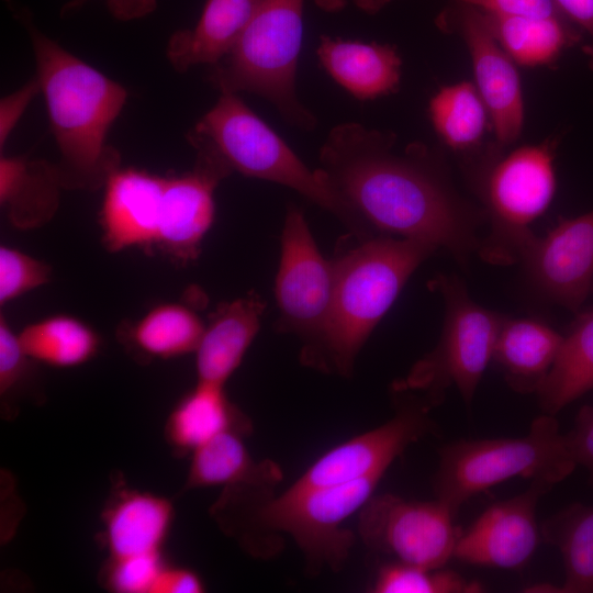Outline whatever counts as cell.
Listing matches in <instances>:
<instances>
[{"mask_svg": "<svg viewBox=\"0 0 593 593\" xmlns=\"http://www.w3.org/2000/svg\"><path fill=\"white\" fill-rule=\"evenodd\" d=\"M19 334L10 327L5 316H0V394L7 396L22 381L29 362Z\"/></svg>", "mask_w": 593, "mask_h": 593, "instance_id": "obj_35", "label": "cell"}, {"mask_svg": "<svg viewBox=\"0 0 593 593\" xmlns=\"http://www.w3.org/2000/svg\"><path fill=\"white\" fill-rule=\"evenodd\" d=\"M163 552L108 557L102 567V585L115 593H153L166 567Z\"/></svg>", "mask_w": 593, "mask_h": 593, "instance_id": "obj_33", "label": "cell"}, {"mask_svg": "<svg viewBox=\"0 0 593 593\" xmlns=\"http://www.w3.org/2000/svg\"><path fill=\"white\" fill-rule=\"evenodd\" d=\"M165 180L136 168H118L108 177L100 224L110 251L156 246Z\"/></svg>", "mask_w": 593, "mask_h": 593, "instance_id": "obj_17", "label": "cell"}, {"mask_svg": "<svg viewBox=\"0 0 593 593\" xmlns=\"http://www.w3.org/2000/svg\"><path fill=\"white\" fill-rule=\"evenodd\" d=\"M85 1H87V0H75V3L77 4V3H80V2H85Z\"/></svg>", "mask_w": 593, "mask_h": 593, "instance_id": "obj_43", "label": "cell"}, {"mask_svg": "<svg viewBox=\"0 0 593 593\" xmlns=\"http://www.w3.org/2000/svg\"><path fill=\"white\" fill-rule=\"evenodd\" d=\"M381 478L325 488L289 486L278 496L272 485L240 482L223 488L210 512L251 555H270L269 536L286 533L303 552L311 574L326 567L337 571L355 542L343 523L372 496Z\"/></svg>", "mask_w": 593, "mask_h": 593, "instance_id": "obj_2", "label": "cell"}, {"mask_svg": "<svg viewBox=\"0 0 593 593\" xmlns=\"http://www.w3.org/2000/svg\"><path fill=\"white\" fill-rule=\"evenodd\" d=\"M522 261L541 298L578 312L593 287V211L560 220Z\"/></svg>", "mask_w": 593, "mask_h": 593, "instance_id": "obj_14", "label": "cell"}, {"mask_svg": "<svg viewBox=\"0 0 593 593\" xmlns=\"http://www.w3.org/2000/svg\"><path fill=\"white\" fill-rule=\"evenodd\" d=\"M593 389V310L581 313L563 335L557 359L537 392L544 413L556 415Z\"/></svg>", "mask_w": 593, "mask_h": 593, "instance_id": "obj_27", "label": "cell"}, {"mask_svg": "<svg viewBox=\"0 0 593 593\" xmlns=\"http://www.w3.org/2000/svg\"><path fill=\"white\" fill-rule=\"evenodd\" d=\"M436 24L465 43L496 145L503 149L514 144L523 131L525 118L521 78L517 65L492 32L486 13L451 2L437 15Z\"/></svg>", "mask_w": 593, "mask_h": 593, "instance_id": "obj_12", "label": "cell"}, {"mask_svg": "<svg viewBox=\"0 0 593 593\" xmlns=\"http://www.w3.org/2000/svg\"><path fill=\"white\" fill-rule=\"evenodd\" d=\"M441 501H409L393 494L371 496L360 508L358 533L372 550L394 561L443 568L454 557L460 530Z\"/></svg>", "mask_w": 593, "mask_h": 593, "instance_id": "obj_10", "label": "cell"}, {"mask_svg": "<svg viewBox=\"0 0 593 593\" xmlns=\"http://www.w3.org/2000/svg\"><path fill=\"white\" fill-rule=\"evenodd\" d=\"M226 430L247 435L251 424L230 401L223 385L197 381L172 407L164 435L175 454L187 456Z\"/></svg>", "mask_w": 593, "mask_h": 593, "instance_id": "obj_23", "label": "cell"}, {"mask_svg": "<svg viewBox=\"0 0 593 593\" xmlns=\"http://www.w3.org/2000/svg\"><path fill=\"white\" fill-rule=\"evenodd\" d=\"M244 436L238 430H226L192 451L182 491L247 481L275 486L282 478L279 466L270 460L256 462Z\"/></svg>", "mask_w": 593, "mask_h": 593, "instance_id": "obj_25", "label": "cell"}, {"mask_svg": "<svg viewBox=\"0 0 593 593\" xmlns=\"http://www.w3.org/2000/svg\"><path fill=\"white\" fill-rule=\"evenodd\" d=\"M393 0H314L315 4L325 12H337L348 4H354L359 10L374 14L391 3Z\"/></svg>", "mask_w": 593, "mask_h": 593, "instance_id": "obj_42", "label": "cell"}, {"mask_svg": "<svg viewBox=\"0 0 593 593\" xmlns=\"http://www.w3.org/2000/svg\"><path fill=\"white\" fill-rule=\"evenodd\" d=\"M204 324L189 305L161 303L130 325L124 338L144 357L170 359L195 351Z\"/></svg>", "mask_w": 593, "mask_h": 593, "instance_id": "obj_29", "label": "cell"}, {"mask_svg": "<svg viewBox=\"0 0 593 593\" xmlns=\"http://www.w3.org/2000/svg\"><path fill=\"white\" fill-rule=\"evenodd\" d=\"M317 56L329 76L358 100H373L399 90L402 59L392 45L323 35Z\"/></svg>", "mask_w": 593, "mask_h": 593, "instance_id": "obj_20", "label": "cell"}, {"mask_svg": "<svg viewBox=\"0 0 593 593\" xmlns=\"http://www.w3.org/2000/svg\"><path fill=\"white\" fill-rule=\"evenodd\" d=\"M575 467L555 415L544 413L523 437L458 440L443 447L434 490L456 516L470 497L508 479H541L555 485Z\"/></svg>", "mask_w": 593, "mask_h": 593, "instance_id": "obj_8", "label": "cell"}, {"mask_svg": "<svg viewBox=\"0 0 593 593\" xmlns=\"http://www.w3.org/2000/svg\"><path fill=\"white\" fill-rule=\"evenodd\" d=\"M398 413L381 426L333 447L316 459L290 486L312 489L383 477L390 465L413 443L433 433L429 406L401 392ZM396 394V393H395Z\"/></svg>", "mask_w": 593, "mask_h": 593, "instance_id": "obj_13", "label": "cell"}, {"mask_svg": "<svg viewBox=\"0 0 593 593\" xmlns=\"http://www.w3.org/2000/svg\"><path fill=\"white\" fill-rule=\"evenodd\" d=\"M396 135L355 122L333 127L318 168L373 232L444 248L461 265L478 253L482 206L456 189L444 156L421 142L394 150Z\"/></svg>", "mask_w": 593, "mask_h": 593, "instance_id": "obj_1", "label": "cell"}, {"mask_svg": "<svg viewBox=\"0 0 593 593\" xmlns=\"http://www.w3.org/2000/svg\"><path fill=\"white\" fill-rule=\"evenodd\" d=\"M552 486L546 480H532L526 491L488 507L460 533L454 557L477 566L523 567L538 546L537 504Z\"/></svg>", "mask_w": 593, "mask_h": 593, "instance_id": "obj_15", "label": "cell"}, {"mask_svg": "<svg viewBox=\"0 0 593 593\" xmlns=\"http://www.w3.org/2000/svg\"><path fill=\"white\" fill-rule=\"evenodd\" d=\"M174 517L170 500L116 485L101 513L109 557L163 552Z\"/></svg>", "mask_w": 593, "mask_h": 593, "instance_id": "obj_18", "label": "cell"}, {"mask_svg": "<svg viewBox=\"0 0 593 593\" xmlns=\"http://www.w3.org/2000/svg\"><path fill=\"white\" fill-rule=\"evenodd\" d=\"M60 188L55 165L1 156L0 202L15 226L27 228L48 221L58 208Z\"/></svg>", "mask_w": 593, "mask_h": 593, "instance_id": "obj_26", "label": "cell"}, {"mask_svg": "<svg viewBox=\"0 0 593 593\" xmlns=\"http://www.w3.org/2000/svg\"><path fill=\"white\" fill-rule=\"evenodd\" d=\"M562 14L574 24L589 41L582 48L593 70V0H552Z\"/></svg>", "mask_w": 593, "mask_h": 593, "instance_id": "obj_39", "label": "cell"}, {"mask_svg": "<svg viewBox=\"0 0 593 593\" xmlns=\"http://www.w3.org/2000/svg\"><path fill=\"white\" fill-rule=\"evenodd\" d=\"M192 171L166 178L156 246L180 262L194 260L215 216L214 190L232 169L211 149L195 146Z\"/></svg>", "mask_w": 593, "mask_h": 593, "instance_id": "obj_16", "label": "cell"}, {"mask_svg": "<svg viewBox=\"0 0 593 593\" xmlns=\"http://www.w3.org/2000/svg\"><path fill=\"white\" fill-rule=\"evenodd\" d=\"M21 345L32 361L56 368H74L91 360L99 350L98 334L77 317L57 314L26 325Z\"/></svg>", "mask_w": 593, "mask_h": 593, "instance_id": "obj_30", "label": "cell"}, {"mask_svg": "<svg viewBox=\"0 0 593 593\" xmlns=\"http://www.w3.org/2000/svg\"><path fill=\"white\" fill-rule=\"evenodd\" d=\"M493 15L564 16L552 0H451Z\"/></svg>", "mask_w": 593, "mask_h": 593, "instance_id": "obj_36", "label": "cell"}, {"mask_svg": "<svg viewBox=\"0 0 593 593\" xmlns=\"http://www.w3.org/2000/svg\"><path fill=\"white\" fill-rule=\"evenodd\" d=\"M437 250L424 242L374 235L334 258L335 287L323 327L301 350L303 365L349 377L361 347L416 268Z\"/></svg>", "mask_w": 593, "mask_h": 593, "instance_id": "obj_4", "label": "cell"}, {"mask_svg": "<svg viewBox=\"0 0 593 593\" xmlns=\"http://www.w3.org/2000/svg\"><path fill=\"white\" fill-rule=\"evenodd\" d=\"M542 535L563 561L564 581L556 592L593 593V505L563 508L544 523Z\"/></svg>", "mask_w": 593, "mask_h": 593, "instance_id": "obj_31", "label": "cell"}, {"mask_svg": "<svg viewBox=\"0 0 593 593\" xmlns=\"http://www.w3.org/2000/svg\"><path fill=\"white\" fill-rule=\"evenodd\" d=\"M303 11L304 0H258L238 42L213 66L210 80L221 92L258 94L291 125L312 130L316 119L295 90Z\"/></svg>", "mask_w": 593, "mask_h": 593, "instance_id": "obj_6", "label": "cell"}, {"mask_svg": "<svg viewBox=\"0 0 593 593\" xmlns=\"http://www.w3.org/2000/svg\"><path fill=\"white\" fill-rule=\"evenodd\" d=\"M563 335L533 318L504 317L492 360L518 393H537L550 372Z\"/></svg>", "mask_w": 593, "mask_h": 593, "instance_id": "obj_21", "label": "cell"}, {"mask_svg": "<svg viewBox=\"0 0 593 593\" xmlns=\"http://www.w3.org/2000/svg\"><path fill=\"white\" fill-rule=\"evenodd\" d=\"M41 91L37 78L32 79L19 90L5 96L0 102V147L3 148L22 114L37 92Z\"/></svg>", "mask_w": 593, "mask_h": 593, "instance_id": "obj_38", "label": "cell"}, {"mask_svg": "<svg viewBox=\"0 0 593 593\" xmlns=\"http://www.w3.org/2000/svg\"><path fill=\"white\" fill-rule=\"evenodd\" d=\"M428 112L435 132L447 148L468 154L467 161L478 153L490 116L473 82L463 80L441 87L432 97Z\"/></svg>", "mask_w": 593, "mask_h": 593, "instance_id": "obj_28", "label": "cell"}, {"mask_svg": "<svg viewBox=\"0 0 593 593\" xmlns=\"http://www.w3.org/2000/svg\"><path fill=\"white\" fill-rule=\"evenodd\" d=\"M189 139L192 145L210 148L232 171L298 191L334 214L356 239L374 235L334 191L322 171L311 170L237 93L221 92Z\"/></svg>", "mask_w": 593, "mask_h": 593, "instance_id": "obj_5", "label": "cell"}, {"mask_svg": "<svg viewBox=\"0 0 593 593\" xmlns=\"http://www.w3.org/2000/svg\"><path fill=\"white\" fill-rule=\"evenodd\" d=\"M371 589L374 593H477L482 585L444 567L393 561L379 569Z\"/></svg>", "mask_w": 593, "mask_h": 593, "instance_id": "obj_32", "label": "cell"}, {"mask_svg": "<svg viewBox=\"0 0 593 593\" xmlns=\"http://www.w3.org/2000/svg\"><path fill=\"white\" fill-rule=\"evenodd\" d=\"M592 292H593V287H592Z\"/></svg>", "mask_w": 593, "mask_h": 593, "instance_id": "obj_44", "label": "cell"}, {"mask_svg": "<svg viewBox=\"0 0 593 593\" xmlns=\"http://www.w3.org/2000/svg\"><path fill=\"white\" fill-rule=\"evenodd\" d=\"M555 144L524 145L506 155L488 153L469 172L482 201L488 235L478 254L488 262L522 261L537 239L530 225L556 191Z\"/></svg>", "mask_w": 593, "mask_h": 593, "instance_id": "obj_7", "label": "cell"}, {"mask_svg": "<svg viewBox=\"0 0 593 593\" xmlns=\"http://www.w3.org/2000/svg\"><path fill=\"white\" fill-rule=\"evenodd\" d=\"M33 47L37 80L60 157L63 188L94 190L119 168L120 155L105 142L127 98L123 86L38 31L20 12Z\"/></svg>", "mask_w": 593, "mask_h": 593, "instance_id": "obj_3", "label": "cell"}, {"mask_svg": "<svg viewBox=\"0 0 593 593\" xmlns=\"http://www.w3.org/2000/svg\"><path fill=\"white\" fill-rule=\"evenodd\" d=\"M204 589V583L195 571L167 563L153 593H201Z\"/></svg>", "mask_w": 593, "mask_h": 593, "instance_id": "obj_40", "label": "cell"}, {"mask_svg": "<svg viewBox=\"0 0 593 593\" xmlns=\"http://www.w3.org/2000/svg\"><path fill=\"white\" fill-rule=\"evenodd\" d=\"M335 261L326 259L314 240L303 212L287 209L281 233V256L275 281L279 310L276 329L304 343L324 325L335 287Z\"/></svg>", "mask_w": 593, "mask_h": 593, "instance_id": "obj_11", "label": "cell"}, {"mask_svg": "<svg viewBox=\"0 0 593 593\" xmlns=\"http://www.w3.org/2000/svg\"><path fill=\"white\" fill-rule=\"evenodd\" d=\"M486 15L497 42L517 66H549L566 49L584 45V35L566 16Z\"/></svg>", "mask_w": 593, "mask_h": 593, "instance_id": "obj_24", "label": "cell"}, {"mask_svg": "<svg viewBox=\"0 0 593 593\" xmlns=\"http://www.w3.org/2000/svg\"><path fill=\"white\" fill-rule=\"evenodd\" d=\"M258 0H206L191 30L177 31L167 45L171 66L180 71L200 64L216 65L234 48Z\"/></svg>", "mask_w": 593, "mask_h": 593, "instance_id": "obj_22", "label": "cell"}, {"mask_svg": "<svg viewBox=\"0 0 593 593\" xmlns=\"http://www.w3.org/2000/svg\"><path fill=\"white\" fill-rule=\"evenodd\" d=\"M566 438L577 466L588 471L593 485V406L585 405L579 411Z\"/></svg>", "mask_w": 593, "mask_h": 593, "instance_id": "obj_37", "label": "cell"}, {"mask_svg": "<svg viewBox=\"0 0 593 593\" xmlns=\"http://www.w3.org/2000/svg\"><path fill=\"white\" fill-rule=\"evenodd\" d=\"M445 304L441 334L436 347L419 359L409 374L394 383V392H421L429 406L437 405L454 385L470 405L493 357L504 315L477 303L465 282L455 275H438L429 281Z\"/></svg>", "mask_w": 593, "mask_h": 593, "instance_id": "obj_9", "label": "cell"}, {"mask_svg": "<svg viewBox=\"0 0 593 593\" xmlns=\"http://www.w3.org/2000/svg\"><path fill=\"white\" fill-rule=\"evenodd\" d=\"M265 309L261 296L249 292L211 313L194 351L198 381L225 385L255 339Z\"/></svg>", "mask_w": 593, "mask_h": 593, "instance_id": "obj_19", "label": "cell"}, {"mask_svg": "<svg viewBox=\"0 0 593 593\" xmlns=\"http://www.w3.org/2000/svg\"><path fill=\"white\" fill-rule=\"evenodd\" d=\"M48 264L14 247H0V303L3 305L51 279Z\"/></svg>", "mask_w": 593, "mask_h": 593, "instance_id": "obj_34", "label": "cell"}, {"mask_svg": "<svg viewBox=\"0 0 593 593\" xmlns=\"http://www.w3.org/2000/svg\"><path fill=\"white\" fill-rule=\"evenodd\" d=\"M110 13L118 20L131 21L152 13L156 0H107Z\"/></svg>", "mask_w": 593, "mask_h": 593, "instance_id": "obj_41", "label": "cell"}]
</instances>
